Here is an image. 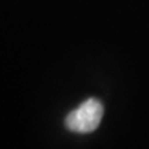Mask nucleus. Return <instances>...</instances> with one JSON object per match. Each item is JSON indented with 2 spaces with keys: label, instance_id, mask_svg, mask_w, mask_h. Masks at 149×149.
I'll list each match as a JSON object with an SVG mask.
<instances>
[{
  "label": "nucleus",
  "instance_id": "obj_1",
  "mask_svg": "<svg viewBox=\"0 0 149 149\" xmlns=\"http://www.w3.org/2000/svg\"><path fill=\"white\" fill-rule=\"evenodd\" d=\"M104 115V107L97 98H88L65 117V127L72 133L88 134L100 126Z\"/></svg>",
  "mask_w": 149,
  "mask_h": 149
}]
</instances>
